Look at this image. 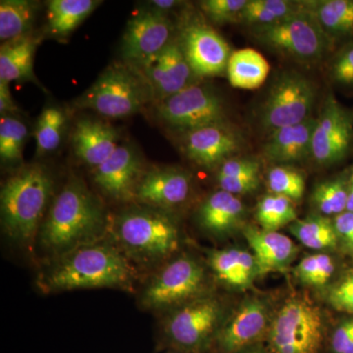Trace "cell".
<instances>
[{
    "label": "cell",
    "instance_id": "obj_1",
    "mask_svg": "<svg viewBox=\"0 0 353 353\" xmlns=\"http://www.w3.org/2000/svg\"><path fill=\"white\" fill-rule=\"evenodd\" d=\"M109 215L103 203L79 176H71L44 217L38 241L44 253L55 260L81 246L108 236Z\"/></svg>",
    "mask_w": 353,
    "mask_h": 353
},
{
    "label": "cell",
    "instance_id": "obj_2",
    "mask_svg": "<svg viewBox=\"0 0 353 353\" xmlns=\"http://www.w3.org/2000/svg\"><path fill=\"white\" fill-rule=\"evenodd\" d=\"M134 280L130 260L110 241L81 246L52 260L41 278L44 292L120 288L129 289Z\"/></svg>",
    "mask_w": 353,
    "mask_h": 353
},
{
    "label": "cell",
    "instance_id": "obj_3",
    "mask_svg": "<svg viewBox=\"0 0 353 353\" xmlns=\"http://www.w3.org/2000/svg\"><path fill=\"white\" fill-rule=\"evenodd\" d=\"M54 178L46 165L19 167L0 192L1 227L7 238L21 248H32L48 212Z\"/></svg>",
    "mask_w": 353,
    "mask_h": 353
},
{
    "label": "cell",
    "instance_id": "obj_4",
    "mask_svg": "<svg viewBox=\"0 0 353 353\" xmlns=\"http://www.w3.org/2000/svg\"><path fill=\"white\" fill-rule=\"evenodd\" d=\"M108 240L136 264L154 267L180 246V229L169 212L134 203L109 216Z\"/></svg>",
    "mask_w": 353,
    "mask_h": 353
},
{
    "label": "cell",
    "instance_id": "obj_5",
    "mask_svg": "<svg viewBox=\"0 0 353 353\" xmlns=\"http://www.w3.org/2000/svg\"><path fill=\"white\" fill-rule=\"evenodd\" d=\"M154 101L152 90L139 70L113 63L74 101V108L94 111L110 119L130 117Z\"/></svg>",
    "mask_w": 353,
    "mask_h": 353
},
{
    "label": "cell",
    "instance_id": "obj_6",
    "mask_svg": "<svg viewBox=\"0 0 353 353\" xmlns=\"http://www.w3.org/2000/svg\"><path fill=\"white\" fill-rule=\"evenodd\" d=\"M324 340L320 308L306 297L294 296L274 316L265 347L269 353H321Z\"/></svg>",
    "mask_w": 353,
    "mask_h": 353
},
{
    "label": "cell",
    "instance_id": "obj_7",
    "mask_svg": "<svg viewBox=\"0 0 353 353\" xmlns=\"http://www.w3.org/2000/svg\"><path fill=\"white\" fill-rule=\"evenodd\" d=\"M171 311L162 325V339L169 350L203 353L213 347L225 322L219 299L206 294Z\"/></svg>",
    "mask_w": 353,
    "mask_h": 353
},
{
    "label": "cell",
    "instance_id": "obj_8",
    "mask_svg": "<svg viewBox=\"0 0 353 353\" xmlns=\"http://www.w3.org/2000/svg\"><path fill=\"white\" fill-rule=\"evenodd\" d=\"M253 38L262 46L303 64H313L333 50L334 41L304 6L274 24L254 27Z\"/></svg>",
    "mask_w": 353,
    "mask_h": 353
},
{
    "label": "cell",
    "instance_id": "obj_9",
    "mask_svg": "<svg viewBox=\"0 0 353 353\" xmlns=\"http://www.w3.org/2000/svg\"><path fill=\"white\" fill-rule=\"evenodd\" d=\"M205 267L194 257L181 255L163 265L141 292L139 303L152 311L173 310L206 296Z\"/></svg>",
    "mask_w": 353,
    "mask_h": 353
},
{
    "label": "cell",
    "instance_id": "obj_10",
    "mask_svg": "<svg viewBox=\"0 0 353 353\" xmlns=\"http://www.w3.org/2000/svg\"><path fill=\"white\" fill-rule=\"evenodd\" d=\"M155 114L162 124L181 134L228 121L224 99L201 83L155 102Z\"/></svg>",
    "mask_w": 353,
    "mask_h": 353
},
{
    "label": "cell",
    "instance_id": "obj_11",
    "mask_svg": "<svg viewBox=\"0 0 353 353\" xmlns=\"http://www.w3.org/2000/svg\"><path fill=\"white\" fill-rule=\"evenodd\" d=\"M316 101L314 83L296 71L276 79L260 111V123L269 134L280 128L299 124L309 117Z\"/></svg>",
    "mask_w": 353,
    "mask_h": 353
},
{
    "label": "cell",
    "instance_id": "obj_12",
    "mask_svg": "<svg viewBox=\"0 0 353 353\" xmlns=\"http://www.w3.org/2000/svg\"><path fill=\"white\" fill-rule=\"evenodd\" d=\"M353 148V112L333 94L323 103L316 123L311 157L321 166L343 161Z\"/></svg>",
    "mask_w": 353,
    "mask_h": 353
},
{
    "label": "cell",
    "instance_id": "obj_13",
    "mask_svg": "<svg viewBox=\"0 0 353 353\" xmlns=\"http://www.w3.org/2000/svg\"><path fill=\"white\" fill-rule=\"evenodd\" d=\"M174 25L167 14L143 11L128 23L123 37L125 63L139 70L157 57L173 39Z\"/></svg>",
    "mask_w": 353,
    "mask_h": 353
},
{
    "label": "cell",
    "instance_id": "obj_14",
    "mask_svg": "<svg viewBox=\"0 0 353 353\" xmlns=\"http://www.w3.org/2000/svg\"><path fill=\"white\" fill-rule=\"evenodd\" d=\"M243 145L240 129L228 121L185 132L181 141L183 154L206 170H217L225 161L236 157Z\"/></svg>",
    "mask_w": 353,
    "mask_h": 353
},
{
    "label": "cell",
    "instance_id": "obj_15",
    "mask_svg": "<svg viewBox=\"0 0 353 353\" xmlns=\"http://www.w3.org/2000/svg\"><path fill=\"white\" fill-rule=\"evenodd\" d=\"M192 71L199 79L222 75L232 52L225 39L203 21L183 24L178 37Z\"/></svg>",
    "mask_w": 353,
    "mask_h": 353
},
{
    "label": "cell",
    "instance_id": "obj_16",
    "mask_svg": "<svg viewBox=\"0 0 353 353\" xmlns=\"http://www.w3.org/2000/svg\"><path fill=\"white\" fill-rule=\"evenodd\" d=\"M145 170L138 150L130 145H121L105 162L92 169V183L109 201L132 202Z\"/></svg>",
    "mask_w": 353,
    "mask_h": 353
},
{
    "label": "cell",
    "instance_id": "obj_17",
    "mask_svg": "<svg viewBox=\"0 0 353 353\" xmlns=\"http://www.w3.org/2000/svg\"><path fill=\"white\" fill-rule=\"evenodd\" d=\"M268 304L259 297L246 299L223 323L213 347L217 353H236L259 345L270 326Z\"/></svg>",
    "mask_w": 353,
    "mask_h": 353
},
{
    "label": "cell",
    "instance_id": "obj_18",
    "mask_svg": "<svg viewBox=\"0 0 353 353\" xmlns=\"http://www.w3.org/2000/svg\"><path fill=\"white\" fill-rule=\"evenodd\" d=\"M192 192V176L183 169L153 166L145 169L134 192V203L167 211L182 205Z\"/></svg>",
    "mask_w": 353,
    "mask_h": 353
},
{
    "label": "cell",
    "instance_id": "obj_19",
    "mask_svg": "<svg viewBox=\"0 0 353 353\" xmlns=\"http://www.w3.org/2000/svg\"><path fill=\"white\" fill-rule=\"evenodd\" d=\"M152 88L157 102L196 85L199 77L183 54L178 38H174L157 57L139 70Z\"/></svg>",
    "mask_w": 353,
    "mask_h": 353
},
{
    "label": "cell",
    "instance_id": "obj_20",
    "mask_svg": "<svg viewBox=\"0 0 353 353\" xmlns=\"http://www.w3.org/2000/svg\"><path fill=\"white\" fill-rule=\"evenodd\" d=\"M74 154L82 163L94 169L105 162L121 145L117 130L108 123L82 118L71 132Z\"/></svg>",
    "mask_w": 353,
    "mask_h": 353
},
{
    "label": "cell",
    "instance_id": "obj_21",
    "mask_svg": "<svg viewBox=\"0 0 353 353\" xmlns=\"http://www.w3.org/2000/svg\"><path fill=\"white\" fill-rule=\"evenodd\" d=\"M245 208L240 197L218 190L201 202L196 222L204 232L216 239L231 236L243 226Z\"/></svg>",
    "mask_w": 353,
    "mask_h": 353
},
{
    "label": "cell",
    "instance_id": "obj_22",
    "mask_svg": "<svg viewBox=\"0 0 353 353\" xmlns=\"http://www.w3.org/2000/svg\"><path fill=\"white\" fill-rule=\"evenodd\" d=\"M316 123L317 119L311 116L299 124L271 132L264 145V157L273 163L285 166L311 157Z\"/></svg>",
    "mask_w": 353,
    "mask_h": 353
},
{
    "label": "cell",
    "instance_id": "obj_23",
    "mask_svg": "<svg viewBox=\"0 0 353 353\" xmlns=\"http://www.w3.org/2000/svg\"><path fill=\"white\" fill-rule=\"evenodd\" d=\"M208 264L216 280L233 290L250 289L261 276L252 252L238 248L209 250Z\"/></svg>",
    "mask_w": 353,
    "mask_h": 353
},
{
    "label": "cell",
    "instance_id": "obj_24",
    "mask_svg": "<svg viewBox=\"0 0 353 353\" xmlns=\"http://www.w3.org/2000/svg\"><path fill=\"white\" fill-rule=\"evenodd\" d=\"M243 232L259 265L260 275L285 271L296 259L297 248L285 234L254 227L243 228Z\"/></svg>",
    "mask_w": 353,
    "mask_h": 353
},
{
    "label": "cell",
    "instance_id": "obj_25",
    "mask_svg": "<svg viewBox=\"0 0 353 353\" xmlns=\"http://www.w3.org/2000/svg\"><path fill=\"white\" fill-rule=\"evenodd\" d=\"M41 39L32 32L4 41L0 46V82L38 83L34 73V55Z\"/></svg>",
    "mask_w": 353,
    "mask_h": 353
},
{
    "label": "cell",
    "instance_id": "obj_26",
    "mask_svg": "<svg viewBox=\"0 0 353 353\" xmlns=\"http://www.w3.org/2000/svg\"><path fill=\"white\" fill-rule=\"evenodd\" d=\"M303 3L334 43L353 39V0H316Z\"/></svg>",
    "mask_w": 353,
    "mask_h": 353
},
{
    "label": "cell",
    "instance_id": "obj_27",
    "mask_svg": "<svg viewBox=\"0 0 353 353\" xmlns=\"http://www.w3.org/2000/svg\"><path fill=\"white\" fill-rule=\"evenodd\" d=\"M101 3L99 0H51L48 4V34L58 41L66 39Z\"/></svg>",
    "mask_w": 353,
    "mask_h": 353
},
{
    "label": "cell",
    "instance_id": "obj_28",
    "mask_svg": "<svg viewBox=\"0 0 353 353\" xmlns=\"http://www.w3.org/2000/svg\"><path fill=\"white\" fill-rule=\"evenodd\" d=\"M270 72L266 58L253 48L234 50L228 62L226 73L232 87L256 90L263 85Z\"/></svg>",
    "mask_w": 353,
    "mask_h": 353
},
{
    "label": "cell",
    "instance_id": "obj_29",
    "mask_svg": "<svg viewBox=\"0 0 353 353\" xmlns=\"http://www.w3.org/2000/svg\"><path fill=\"white\" fill-rule=\"evenodd\" d=\"M260 169L261 163L256 158H231L216 170L218 187L236 196L250 194L259 189Z\"/></svg>",
    "mask_w": 353,
    "mask_h": 353
},
{
    "label": "cell",
    "instance_id": "obj_30",
    "mask_svg": "<svg viewBox=\"0 0 353 353\" xmlns=\"http://www.w3.org/2000/svg\"><path fill=\"white\" fill-rule=\"evenodd\" d=\"M289 229L299 243L311 250L326 252L339 246L333 219L327 216L315 214L297 219L290 225Z\"/></svg>",
    "mask_w": 353,
    "mask_h": 353
},
{
    "label": "cell",
    "instance_id": "obj_31",
    "mask_svg": "<svg viewBox=\"0 0 353 353\" xmlns=\"http://www.w3.org/2000/svg\"><path fill=\"white\" fill-rule=\"evenodd\" d=\"M38 2L30 0L0 1V39L1 43L31 32L38 11Z\"/></svg>",
    "mask_w": 353,
    "mask_h": 353
},
{
    "label": "cell",
    "instance_id": "obj_32",
    "mask_svg": "<svg viewBox=\"0 0 353 353\" xmlns=\"http://www.w3.org/2000/svg\"><path fill=\"white\" fill-rule=\"evenodd\" d=\"M350 171L316 185L311 202L318 214L336 216L347 211Z\"/></svg>",
    "mask_w": 353,
    "mask_h": 353
},
{
    "label": "cell",
    "instance_id": "obj_33",
    "mask_svg": "<svg viewBox=\"0 0 353 353\" xmlns=\"http://www.w3.org/2000/svg\"><path fill=\"white\" fill-rule=\"evenodd\" d=\"M28 139V128L14 115L0 119V160L4 166H23V152Z\"/></svg>",
    "mask_w": 353,
    "mask_h": 353
},
{
    "label": "cell",
    "instance_id": "obj_34",
    "mask_svg": "<svg viewBox=\"0 0 353 353\" xmlns=\"http://www.w3.org/2000/svg\"><path fill=\"white\" fill-rule=\"evenodd\" d=\"M66 122V113L57 106H48L41 111L34 129L38 157H44L59 148Z\"/></svg>",
    "mask_w": 353,
    "mask_h": 353
},
{
    "label": "cell",
    "instance_id": "obj_35",
    "mask_svg": "<svg viewBox=\"0 0 353 353\" xmlns=\"http://www.w3.org/2000/svg\"><path fill=\"white\" fill-rule=\"evenodd\" d=\"M256 220L264 231L276 232L296 221L297 214L292 201L271 194L262 197L257 204Z\"/></svg>",
    "mask_w": 353,
    "mask_h": 353
},
{
    "label": "cell",
    "instance_id": "obj_36",
    "mask_svg": "<svg viewBox=\"0 0 353 353\" xmlns=\"http://www.w3.org/2000/svg\"><path fill=\"white\" fill-rule=\"evenodd\" d=\"M336 271V264L327 252H318L303 257L294 274L299 281L308 287L322 288L329 284Z\"/></svg>",
    "mask_w": 353,
    "mask_h": 353
},
{
    "label": "cell",
    "instance_id": "obj_37",
    "mask_svg": "<svg viewBox=\"0 0 353 353\" xmlns=\"http://www.w3.org/2000/svg\"><path fill=\"white\" fill-rule=\"evenodd\" d=\"M267 185L272 194L299 201L305 192V176L292 167L277 165L268 172Z\"/></svg>",
    "mask_w": 353,
    "mask_h": 353
},
{
    "label": "cell",
    "instance_id": "obj_38",
    "mask_svg": "<svg viewBox=\"0 0 353 353\" xmlns=\"http://www.w3.org/2000/svg\"><path fill=\"white\" fill-rule=\"evenodd\" d=\"M248 0H204L199 2L202 12L215 24L239 22Z\"/></svg>",
    "mask_w": 353,
    "mask_h": 353
},
{
    "label": "cell",
    "instance_id": "obj_39",
    "mask_svg": "<svg viewBox=\"0 0 353 353\" xmlns=\"http://www.w3.org/2000/svg\"><path fill=\"white\" fill-rule=\"evenodd\" d=\"M330 75L338 85L353 87V41L334 55L330 67Z\"/></svg>",
    "mask_w": 353,
    "mask_h": 353
},
{
    "label": "cell",
    "instance_id": "obj_40",
    "mask_svg": "<svg viewBox=\"0 0 353 353\" xmlns=\"http://www.w3.org/2000/svg\"><path fill=\"white\" fill-rule=\"evenodd\" d=\"M328 301L336 310L353 315V275L341 279L329 290Z\"/></svg>",
    "mask_w": 353,
    "mask_h": 353
},
{
    "label": "cell",
    "instance_id": "obj_41",
    "mask_svg": "<svg viewBox=\"0 0 353 353\" xmlns=\"http://www.w3.org/2000/svg\"><path fill=\"white\" fill-rule=\"evenodd\" d=\"M339 245L353 256V212L345 211L333 218Z\"/></svg>",
    "mask_w": 353,
    "mask_h": 353
},
{
    "label": "cell",
    "instance_id": "obj_42",
    "mask_svg": "<svg viewBox=\"0 0 353 353\" xmlns=\"http://www.w3.org/2000/svg\"><path fill=\"white\" fill-rule=\"evenodd\" d=\"M353 343V319L343 321L331 338V353H343Z\"/></svg>",
    "mask_w": 353,
    "mask_h": 353
},
{
    "label": "cell",
    "instance_id": "obj_43",
    "mask_svg": "<svg viewBox=\"0 0 353 353\" xmlns=\"http://www.w3.org/2000/svg\"><path fill=\"white\" fill-rule=\"evenodd\" d=\"M20 112V109L13 99L9 83L0 82V113L2 115H14Z\"/></svg>",
    "mask_w": 353,
    "mask_h": 353
},
{
    "label": "cell",
    "instance_id": "obj_44",
    "mask_svg": "<svg viewBox=\"0 0 353 353\" xmlns=\"http://www.w3.org/2000/svg\"><path fill=\"white\" fill-rule=\"evenodd\" d=\"M183 4L185 2L176 1V0H152V1L148 2V6L152 7V10L163 14L175 10L176 8L183 6Z\"/></svg>",
    "mask_w": 353,
    "mask_h": 353
},
{
    "label": "cell",
    "instance_id": "obj_45",
    "mask_svg": "<svg viewBox=\"0 0 353 353\" xmlns=\"http://www.w3.org/2000/svg\"><path fill=\"white\" fill-rule=\"evenodd\" d=\"M348 194H347V211L353 212V166L350 170L348 175Z\"/></svg>",
    "mask_w": 353,
    "mask_h": 353
},
{
    "label": "cell",
    "instance_id": "obj_46",
    "mask_svg": "<svg viewBox=\"0 0 353 353\" xmlns=\"http://www.w3.org/2000/svg\"><path fill=\"white\" fill-rule=\"evenodd\" d=\"M236 353H269L268 350H267L266 347H262L260 343L259 345H252V347H250L248 348H245V350H240V352Z\"/></svg>",
    "mask_w": 353,
    "mask_h": 353
},
{
    "label": "cell",
    "instance_id": "obj_47",
    "mask_svg": "<svg viewBox=\"0 0 353 353\" xmlns=\"http://www.w3.org/2000/svg\"><path fill=\"white\" fill-rule=\"evenodd\" d=\"M166 353H185V352H178V350H169L168 352H166Z\"/></svg>",
    "mask_w": 353,
    "mask_h": 353
}]
</instances>
